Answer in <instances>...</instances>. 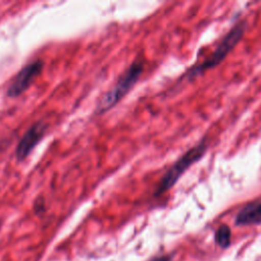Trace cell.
Instances as JSON below:
<instances>
[{
	"label": "cell",
	"mask_w": 261,
	"mask_h": 261,
	"mask_svg": "<svg viewBox=\"0 0 261 261\" xmlns=\"http://www.w3.org/2000/svg\"><path fill=\"white\" fill-rule=\"evenodd\" d=\"M143 69L144 63L142 59L134 60L130 65L123 71V73L118 77L116 84L102 96L99 103L97 104L95 113L97 115H100L113 108L135 86V84L141 76Z\"/></svg>",
	"instance_id": "obj_1"
},
{
	"label": "cell",
	"mask_w": 261,
	"mask_h": 261,
	"mask_svg": "<svg viewBox=\"0 0 261 261\" xmlns=\"http://www.w3.org/2000/svg\"><path fill=\"white\" fill-rule=\"evenodd\" d=\"M207 149L208 144L206 142V139H203L196 146L189 149L177 161L174 162V164L162 176L160 182L155 190L154 196L158 197L170 190L176 184L179 177L185 173V171L204 156Z\"/></svg>",
	"instance_id": "obj_2"
},
{
	"label": "cell",
	"mask_w": 261,
	"mask_h": 261,
	"mask_svg": "<svg viewBox=\"0 0 261 261\" xmlns=\"http://www.w3.org/2000/svg\"><path fill=\"white\" fill-rule=\"evenodd\" d=\"M247 28L246 20H242L238 22L220 41L214 52L207 58L205 61H203L201 64L192 67L189 72H187V75L189 77H195L199 74H201L203 71H206L207 69L213 68L217 66L224 58L225 56L231 51V49L239 43V41L242 39V37L245 34Z\"/></svg>",
	"instance_id": "obj_3"
},
{
	"label": "cell",
	"mask_w": 261,
	"mask_h": 261,
	"mask_svg": "<svg viewBox=\"0 0 261 261\" xmlns=\"http://www.w3.org/2000/svg\"><path fill=\"white\" fill-rule=\"evenodd\" d=\"M44 67L42 60H34L23 66L12 80L11 84L7 88L6 95L10 98H16L24 93L29 87L33 84L35 79L41 73Z\"/></svg>",
	"instance_id": "obj_4"
},
{
	"label": "cell",
	"mask_w": 261,
	"mask_h": 261,
	"mask_svg": "<svg viewBox=\"0 0 261 261\" xmlns=\"http://www.w3.org/2000/svg\"><path fill=\"white\" fill-rule=\"evenodd\" d=\"M47 125L45 122L38 121L35 122L21 137L19 140L16 149H15V156L18 161L25 159L30 153L34 150L36 145L42 140Z\"/></svg>",
	"instance_id": "obj_5"
},
{
	"label": "cell",
	"mask_w": 261,
	"mask_h": 261,
	"mask_svg": "<svg viewBox=\"0 0 261 261\" xmlns=\"http://www.w3.org/2000/svg\"><path fill=\"white\" fill-rule=\"evenodd\" d=\"M236 225L247 226L261 223V202H252L245 205L237 214Z\"/></svg>",
	"instance_id": "obj_6"
},
{
	"label": "cell",
	"mask_w": 261,
	"mask_h": 261,
	"mask_svg": "<svg viewBox=\"0 0 261 261\" xmlns=\"http://www.w3.org/2000/svg\"><path fill=\"white\" fill-rule=\"evenodd\" d=\"M215 242L216 244L222 248L225 249L230 245L231 240V230L230 227L226 224H221L215 231Z\"/></svg>",
	"instance_id": "obj_7"
},
{
	"label": "cell",
	"mask_w": 261,
	"mask_h": 261,
	"mask_svg": "<svg viewBox=\"0 0 261 261\" xmlns=\"http://www.w3.org/2000/svg\"><path fill=\"white\" fill-rule=\"evenodd\" d=\"M171 260H172L171 255H163V256H159L152 259V261H171Z\"/></svg>",
	"instance_id": "obj_8"
}]
</instances>
